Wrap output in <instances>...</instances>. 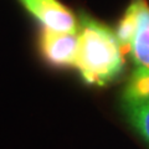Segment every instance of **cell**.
<instances>
[{
    "mask_svg": "<svg viewBox=\"0 0 149 149\" xmlns=\"http://www.w3.org/2000/svg\"><path fill=\"white\" fill-rule=\"evenodd\" d=\"M76 67L90 85L104 86L117 78L124 67V52L116 32L82 14Z\"/></svg>",
    "mask_w": 149,
    "mask_h": 149,
    "instance_id": "6da1fadb",
    "label": "cell"
},
{
    "mask_svg": "<svg viewBox=\"0 0 149 149\" xmlns=\"http://www.w3.org/2000/svg\"><path fill=\"white\" fill-rule=\"evenodd\" d=\"M39 46L45 61L54 67L76 66L80 47V30L76 32H57L42 27Z\"/></svg>",
    "mask_w": 149,
    "mask_h": 149,
    "instance_id": "7a4b0ae2",
    "label": "cell"
},
{
    "mask_svg": "<svg viewBox=\"0 0 149 149\" xmlns=\"http://www.w3.org/2000/svg\"><path fill=\"white\" fill-rule=\"evenodd\" d=\"M45 29L57 32L80 30L76 15L58 0H19Z\"/></svg>",
    "mask_w": 149,
    "mask_h": 149,
    "instance_id": "3957f363",
    "label": "cell"
},
{
    "mask_svg": "<svg viewBox=\"0 0 149 149\" xmlns=\"http://www.w3.org/2000/svg\"><path fill=\"white\" fill-rule=\"evenodd\" d=\"M138 27L130 44L129 54L137 67L149 68V5L146 0H134Z\"/></svg>",
    "mask_w": 149,
    "mask_h": 149,
    "instance_id": "277c9868",
    "label": "cell"
},
{
    "mask_svg": "<svg viewBox=\"0 0 149 149\" xmlns=\"http://www.w3.org/2000/svg\"><path fill=\"white\" fill-rule=\"evenodd\" d=\"M122 108L129 124L149 146V100H123Z\"/></svg>",
    "mask_w": 149,
    "mask_h": 149,
    "instance_id": "5b68a950",
    "label": "cell"
},
{
    "mask_svg": "<svg viewBox=\"0 0 149 149\" xmlns=\"http://www.w3.org/2000/svg\"><path fill=\"white\" fill-rule=\"evenodd\" d=\"M137 27H138L137 5H136V1L133 0V3L125 10L123 17L119 20L117 29L114 31L124 55L129 54L130 44H132V40L137 32Z\"/></svg>",
    "mask_w": 149,
    "mask_h": 149,
    "instance_id": "8992f818",
    "label": "cell"
},
{
    "mask_svg": "<svg viewBox=\"0 0 149 149\" xmlns=\"http://www.w3.org/2000/svg\"><path fill=\"white\" fill-rule=\"evenodd\" d=\"M123 100H149V68L134 70L125 86Z\"/></svg>",
    "mask_w": 149,
    "mask_h": 149,
    "instance_id": "52a82bcc",
    "label": "cell"
}]
</instances>
